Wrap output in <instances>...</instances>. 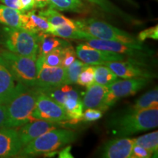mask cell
Segmentation results:
<instances>
[{"label":"cell","instance_id":"37","mask_svg":"<svg viewBox=\"0 0 158 158\" xmlns=\"http://www.w3.org/2000/svg\"><path fill=\"white\" fill-rule=\"evenodd\" d=\"M20 11L22 13L31 10L35 7V0H19Z\"/></svg>","mask_w":158,"mask_h":158},{"label":"cell","instance_id":"6","mask_svg":"<svg viewBox=\"0 0 158 158\" xmlns=\"http://www.w3.org/2000/svg\"><path fill=\"white\" fill-rule=\"evenodd\" d=\"M77 28L95 38L114 40L130 45L142 44L141 42L127 31L122 30L109 23L94 19L73 20Z\"/></svg>","mask_w":158,"mask_h":158},{"label":"cell","instance_id":"31","mask_svg":"<svg viewBox=\"0 0 158 158\" xmlns=\"http://www.w3.org/2000/svg\"><path fill=\"white\" fill-rule=\"evenodd\" d=\"M77 84L88 87L94 83V66L87 64L79 75Z\"/></svg>","mask_w":158,"mask_h":158},{"label":"cell","instance_id":"13","mask_svg":"<svg viewBox=\"0 0 158 158\" xmlns=\"http://www.w3.org/2000/svg\"><path fill=\"white\" fill-rule=\"evenodd\" d=\"M103 64L111 69L116 76L122 78H145L149 79L154 76L147 70L139 66L135 62H124L123 60L112 61L105 62Z\"/></svg>","mask_w":158,"mask_h":158},{"label":"cell","instance_id":"30","mask_svg":"<svg viewBox=\"0 0 158 158\" xmlns=\"http://www.w3.org/2000/svg\"><path fill=\"white\" fill-rule=\"evenodd\" d=\"M63 47L56 48L47 54L45 56H42L43 63L49 66L58 67L62 66L63 58Z\"/></svg>","mask_w":158,"mask_h":158},{"label":"cell","instance_id":"7","mask_svg":"<svg viewBox=\"0 0 158 158\" xmlns=\"http://www.w3.org/2000/svg\"><path fill=\"white\" fill-rule=\"evenodd\" d=\"M147 80L148 78H145L116 80L108 86V91L104 100V110H107L119 99L135 94L147 85Z\"/></svg>","mask_w":158,"mask_h":158},{"label":"cell","instance_id":"28","mask_svg":"<svg viewBox=\"0 0 158 158\" xmlns=\"http://www.w3.org/2000/svg\"><path fill=\"white\" fill-rule=\"evenodd\" d=\"M87 64L82 61L75 59L74 62L66 68V78L64 84L71 85L76 84L81 72Z\"/></svg>","mask_w":158,"mask_h":158},{"label":"cell","instance_id":"36","mask_svg":"<svg viewBox=\"0 0 158 158\" xmlns=\"http://www.w3.org/2000/svg\"><path fill=\"white\" fill-rule=\"evenodd\" d=\"M152 155L153 153L150 150L134 144L130 158H149L152 157Z\"/></svg>","mask_w":158,"mask_h":158},{"label":"cell","instance_id":"1","mask_svg":"<svg viewBox=\"0 0 158 158\" xmlns=\"http://www.w3.org/2000/svg\"><path fill=\"white\" fill-rule=\"evenodd\" d=\"M39 92L38 87H29L17 83L14 93L5 104L7 118L5 127H19L35 120L32 113Z\"/></svg>","mask_w":158,"mask_h":158},{"label":"cell","instance_id":"38","mask_svg":"<svg viewBox=\"0 0 158 158\" xmlns=\"http://www.w3.org/2000/svg\"><path fill=\"white\" fill-rule=\"evenodd\" d=\"M7 113H6V106L5 104L0 103V128L5 127Z\"/></svg>","mask_w":158,"mask_h":158},{"label":"cell","instance_id":"29","mask_svg":"<svg viewBox=\"0 0 158 158\" xmlns=\"http://www.w3.org/2000/svg\"><path fill=\"white\" fill-rule=\"evenodd\" d=\"M86 1L98 6V7H100L103 11L106 12V13L119 15V16L127 19V15L123 13L121 10L118 9L115 5H114L109 0H86Z\"/></svg>","mask_w":158,"mask_h":158},{"label":"cell","instance_id":"2","mask_svg":"<svg viewBox=\"0 0 158 158\" xmlns=\"http://www.w3.org/2000/svg\"><path fill=\"white\" fill-rule=\"evenodd\" d=\"M77 134L65 129H54L47 132L29 142L21 148L17 155L19 157L44 155L56 151L68 143L76 141Z\"/></svg>","mask_w":158,"mask_h":158},{"label":"cell","instance_id":"17","mask_svg":"<svg viewBox=\"0 0 158 158\" xmlns=\"http://www.w3.org/2000/svg\"><path fill=\"white\" fill-rule=\"evenodd\" d=\"M108 91V86L93 83L85 92L83 105L86 108H97L104 111V100Z\"/></svg>","mask_w":158,"mask_h":158},{"label":"cell","instance_id":"10","mask_svg":"<svg viewBox=\"0 0 158 158\" xmlns=\"http://www.w3.org/2000/svg\"><path fill=\"white\" fill-rule=\"evenodd\" d=\"M66 68L62 66H49L43 63V57L37 56V76L35 86L41 89L64 85Z\"/></svg>","mask_w":158,"mask_h":158},{"label":"cell","instance_id":"32","mask_svg":"<svg viewBox=\"0 0 158 158\" xmlns=\"http://www.w3.org/2000/svg\"><path fill=\"white\" fill-rule=\"evenodd\" d=\"M41 92L43 94H46L47 96L56 102L57 103L62 105L63 106L64 104L65 98H66L67 93L64 92L62 86H55V87H51V88H45V89H41L39 88Z\"/></svg>","mask_w":158,"mask_h":158},{"label":"cell","instance_id":"5","mask_svg":"<svg viewBox=\"0 0 158 158\" xmlns=\"http://www.w3.org/2000/svg\"><path fill=\"white\" fill-rule=\"evenodd\" d=\"M2 43L7 51L25 56H37L38 34L23 28L5 27Z\"/></svg>","mask_w":158,"mask_h":158},{"label":"cell","instance_id":"21","mask_svg":"<svg viewBox=\"0 0 158 158\" xmlns=\"http://www.w3.org/2000/svg\"><path fill=\"white\" fill-rule=\"evenodd\" d=\"M22 12L6 5H0V23L8 27L22 28Z\"/></svg>","mask_w":158,"mask_h":158},{"label":"cell","instance_id":"40","mask_svg":"<svg viewBox=\"0 0 158 158\" xmlns=\"http://www.w3.org/2000/svg\"><path fill=\"white\" fill-rule=\"evenodd\" d=\"M70 149L71 147H67L64 149H63L61 150L60 152H59V157H62V158H73L72 155L70 153Z\"/></svg>","mask_w":158,"mask_h":158},{"label":"cell","instance_id":"20","mask_svg":"<svg viewBox=\"0 0 158 158\" xmlns=\"http://www.w3.org/2000/svg\"><path fill=\"white\" fill-rule=\"evenodd\" d=\"M68 43L51 36V34H38V54L37 56H44L54 49L61 46H66Z\"/></svg>","mask_w":158,"mask_h":158},{"label":"cell","instance_id":"24","mask_svg":"<svg viewBox=\"0 0 158 158\" xmlns=\"http://www.w3.org/2000/svg\"><path fill=\"white\" fill-rule=\"evenodd\" d=\"M94 66V82L103 86H109L116 80L118 76L114 71L104 64H97Z\"/></svg>","mask_w":158,"mask_h":158},{"label":"cell","instance_id":"39","mask_svg":"<svg viewBox=\"0 0 158 158\" xmlns=\"http://www.w3.org/2000/svg\"><path fill=\"white\" fill-rule=\"evenodd\" d=\"M0 1H1L5 5L7 6V7H12V8H14L20 10L19 0H0Z\"/></svg>","mask_w":158,"mask_h":158},{"label":"cell","instance_id":"27","mask_svg":"<svg viewBox=\"0 0 158 158\" xmlns=\"http://www.w3.org/2000/svg\"><path fill=\"white\" fill-rule=\"evenodd\" d=\"M134 140V144L149 149L153 154H157L158 151V132H152L140 136Z\"/></svg>","mask_w":158,"mask_h":158},{"label":"cell","instance_id":"25","mask_svg":"<svg viewBox=\"0 0 158 158\" xmlns=\"http://www.w3.org/2000/svg\"><path fill=\"white\" fill-rule=\"evenodd\" d=\"M52 35L61 37V38L85 40L89 34L84 31L80 30V29L77 28V27H71V26L65 25L54 27Z\"/></svg>","mask_w":158,"mask_h":158},{"label":"cell","instance_id":"18","mask_svg":"<svg viewBox=\"0 0 158 158\" xmlns=\"http://www.w3.org/2000/svg\"><path fill=\"white\" fill-rule=\"evenodd\" d=\"M16 81L0 56V103L6 104L14 93Z\"/></svg>","mask_w":158,"mask_h":158},{"label":"cell","instance_id":"3","mask_svg":"<svg viewBox=\"0 0 158 158\" xmlns=\"http://www.w3.org/2000/svg\"><path fill=\"white\" fill-rule=\"evenodd\" d=\"M158 125V107L138 110H130L116 120L114 131L119 136H128L147 131Z\"/></svg>","mask_w":158,"mask_h":158},{"label":"cell","instance_id":"15","mask_svg":"<svg viewBox=\"0 0 158 158\" xmlns=\"http://www.w3.org/2000/svg\"><path fill=\"white\" fill-rule=\"evenodd\" d=\"M134 140L118 138L108 141L102 148L101 157L105 158H130Z\"/></svg>","mask_w":158,"mask_h":158},{"label":"cell","instance_id":"41","mask_svg":"<svg viewBox=\"0 0 158 158\" xmlns=\"http://www.w3.org/2000/svg\"><path fill=\"white\" fill-rule=\"evenodd\" d=\"M48 5V0H35V7L44 8Z\"/></svg>","mask_w":158,"mask_h":158},{"label":"cell","instance_id":"34","mask_svg":"<svg viewBox=\"0 0 158 158\" xmlns=\"http://www.w3.org/2000/svg\"><path fill=\"white\" fill-rule=\"evenodd\" d=\"M137 39L140 42H143L147 39H158V27L157 26L150 27L145 30L141 31L138 35Z\"/></svg>","mask_w":158,"mask_h":158},{"label":"cell","instance_id":"9","mask_svg":"<svg viewBox=\"0 0 158 158\" xmlns=\"http://www.w3.org/2000/svg\"><path fill=\"white\" fill-rule=\"evenodd\" d=\"M86 44L99 50L112 51L130 56H146L150 55L151 50L143 46V44L130 45L127 43L95 38L89 35L86 38Z\"/></svg>","mask_w":158,"mask_h":158},{"label":"cell","instance_id":"22","mask_svg":"<svg viewBox=\"0 0 158 158\" xmlns=\"http://www.w3.org/2000/svg\"><path fill=\"white\" fill-rule=\"evenodd\" d=\"M50 7L56 10L83 13L86 10V6L82 0H48Z\"/></svg>","mask_w":158,"mask_h":158},{"label":"cell","instance_id":"33","mask_svg":"<svg viewBox=\"0 0 158 158\" xmlns=\"http://www.w3.org/2000/svg\"><path fill=\"white\" fill-rule=\"evenodd\" d=\"M76 53L73 47L70 45L63 47V58L62 66L64 68H68L76 59Z\"/></svg>","mask_w":158,"mask_h":158},{"label":"cell","instance_id":"35","mask_svg":"<svg viewBox=\"0 0 158 158\" xmlns=\"http://www.w3.org/2000/svg\"><path fill=\"white\" fill-rule=\"evenodd\" d=\"M102 110L97 108H86L84 113H83L82 118L86 122H94L102 118Z\"/></svg>","mask_w":158,"mask_h":158},{"label":"cell","instance_id":"4","mask_svg":"<svg viewBox=\"0 0 158 158\" xmlns=\"http://www.w3.org/2000/svg\"><path fill=\"white\" fill-rule=\"evenodd\" d=\"M6 66L17 83L24 86H35L37 76V56H25L9 51L0 53Z\"/></svg>","mask_w":158,"mask_h":158},{"label":"cell","instance_id":"23","mask_svg":"<svg viewBox=\"0 0 158 158\" xmlns=\"http://www.w3.org/2000/svg\"><path fill=\"white\" fill-rule=\"evenodd\" d=\"M39 15L44 17L54 27L68 25L71 27H76L73 20H71L59 13L56 10L49 7L39 12Z\"/></svg>","mask_w":158,"mask_h":158},{"label":"cell","instance_id":"14","mask_svg":"<svg viewBox=\"0 0 158 158\" xmlns=\"http://www.w3.org/2000/svg\"><path fill=\"white\" fill-rule=\"evenodd\" d=\"M22 148L16 129L0 128V158L16 156Z\"/></svg>","mask_w":158,"mask_h":158},{"label":"cell","instance_id":"16","mask_svg":"<svg viewBox=\"0 0 158 158\" xmlns=\"http://www.w3.org/2000/svg\"><path fill=\"white\" fill-rule=\"evenodd\" d=\"M21 22L22 28L36 34L45 33L52 35L54 31V27L44 17L37 14L36 12L31 10L27 13H22Z\"/></svg>","mask_w":158,"mask_h":158},{"label":"cell","instance_id":"26","mask_svg":"<svg viewBox=\"0 0 158 158\" xmlns=\"http://www.w3.org/2000/svg\"><path fill=\"white\" fill-rule=\"evenodd\" d=\"M158 107V90L156 87L140 97L135 101L131 110H138Z\"/></svg>","mask_w":158,"mask_h":158},{"label":"cell","instance_id":"12","mask_svg":"<svg viewBox=\"0 0 158 158\" xmlns=\"http://www.w3.org/2000/svg\"><path fill=\"white\" fill-rule=\"evenodd\" d=\"M60 124L45 120L35 119L20 126L17 130L22 147L35 138L50 130L56 129Z\"/></svg>","mask_w":158,"mask_h":158},{"label":"cell","instance_id":"19","mask_svg":"<svg viewBox=\"0 0 158 158\" xmlns=\"http://www.w3.org/2000/svg\"><path fill=\"white\" fill-rule=\"evenodd\" d=\"M63 107L68 116L70 123L76 124L82 118L84 105L78 93L73 89L67 93Z\"/></svg>","mask_w":158,"mask_h":158},{"label":"cell","instance_id":"11","mask_svg":"<svg viewBox=\"0 0 158 158\" xmlns=\"http://www.w3.org/2000/svg\"><path fill=\"white\" fill-rule=\"evenodd\" d=\"M76 53L81 61L91 65L103 64L105 62L124 60L125 59V56L123 54L99 50L85 43L78 45L76 47Z\"/></svg>","mask_w":158,"mask_h":158},{"label":"cell","instance_id":"8","mask_svg":"<svg viewBox=\"0 0 158 158\" xmlns=\"http://www.w3.org/2000/svg\"><path fill=\"white\" fill-rule=\"evenodd\" d=\"M32 116L35 119L56 122L60 124L64 122H69V118L63 106L57 103L41 92L40 90L37 96Z\"/></svg>","mask_w":158,"mask_h":158}]
</instances>
